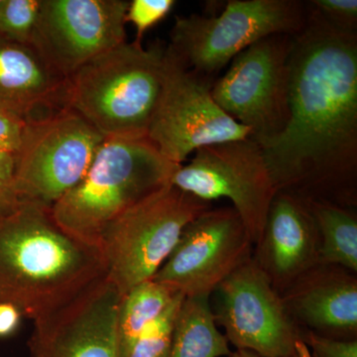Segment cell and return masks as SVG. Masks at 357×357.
Returning <instances> with one entry per match:
<instances>
[{
	"mask_svg": "<svg viewBox=\"0 0 357 357\" xmlns=\"http://www.w3.org/2000/svg\"><path fill=\"white\" fill-rule=\"evenodd\" d=\"M307 9L289 56L288 124L262 151L277 191L349 208L356 203L357 33Z\"/></svg>",
	"mask_w": 357,
	"mask_h": 357,
	"instance_id": "1",
	"label": "cell"
},
{
	"mask_svg": "<svg viewBox=\"0 0 357 357\" xmlns=\"http://www.w3.org/2000/svg\"><path fill=\"white\" fill-rule=\"evenodd\" d=\"M105 276L100 249L70 236L51 208L20 203L0 220V302L23 317L46 316Z\"/></svg>",
	"mask_w": 357,
	"mask_h": 357,
	"instance_id": "2",
	"label": "cell"
},
{
	"mask_svg": "<svg viewBox=\"0 0 357 357\" xmlns=\"http://www.w3.org/2000/svg\"><path fill=\"white\" fill-rule=\"evenodd\" d=\"M175 165L148 137H105L83 180L51 208L70 236L100 248L110 223L171 184Z\"/></svg>",
	"mask_w": 357,
	"mask_h": 357,
	"instance_id": "3",
	"label": "cell"
},
{
	"mask_svg": "<svg viewBox=\"0 0 357 357\" xmlns=\"http://www.w3.org/2000/svg\"><path fill=\"white\" fill-rule=\"evenodd\" d=\"M167 45L124 42L67 79L66 107L105 137H147L164 79Z\"/></svg>",
	"mask_w": 357,
	"mask_h": 357,
	"instance_id": "4",
	"label": "cell"
},
{
	"mask_svg": "<svg viewBox=\"0 0 357 357\" xmlns=\"http://www.w3.org/2000/svg\"><path fill=\"white\" fill-rule=\"evenodd\" d=\"M307 18L301 0H229L215 15L177 16L167 45L184 67L215 82L241 52L271 35L298 34Z\"/></svg>",
	"mask_w": 357,
	"mask_h": 357,
	"instance_id": "5",
	"label": "cell"
},
{
	"mask_svg": "<svg viewBox=\"0 0 357 357\" xmlns=\"http://www.w3.org/2000/svg\"><path fill=\"white\" fill-rule=\"evenodd\" d=\"M208 208V202L172 184L136 204L103 232L100 249L107 278L122 296L151 280L188 223Z\"/></svg>",
	"mask_w": 357,
	"mask_h": 357,
	"instance_id": "6",
	"label": "cell"
},
{
	"mask_svg": "<svg viewBox=\"0 0 357 357\" xmlns=\"http://www.w3.org/2000/svg\"><path fill=\"white\" fill-rule=\"evenodd\" d=\"M105 136L65 107L27 121L15 157L20 203L51 208L84 177Z\"/></svg>",
	"mask_w": 357,
	"mask_h": 357,
	"instance_id": "7",
	"label": "cell"
},
{
	"mask_svg": "<svg viewBox=\"0 0 357 357\" xmlns=\"http://www.w3.org/2000/svg\"><path fill=\"white\" fill-rule=\"evenodd\" d=\"M293 36L277 34L241 52L211 86L213 100L250 130L260 146L283 132L290 117L289 56Z\"/></svg>",
	"mask_w": 357,
	"mask_h": 357,
	"instance_id": "8",
	"label": "cell"
},
{
	"mask_svg": "<svg viewBox=\"0 0 357 357\" xmlns=\"http://www.w3.org/2000/svg\"><path fill=\"white\" fill-rule=\"evenodd\" d=\"M171 184L208 203L229 199L256 245L278 192L261 146L250 137L199 148L189 164L178 167Z\"/></svg>",
	"mask_w": 357,
	"mask_h": 357,
	"instance_id": "9",
	"label": "cell"
},
{
	"mask_svg": "<svg viewBox=\"0 0 357 357\" xmlns=\"http://www.w3.org/2000/svg\"><path fill=\"white\" fill-rule=\"evenodd\" d=\"M213 83L181 64L167 45L163 88L147 137L175 165L199 148L250 137L215 102Z\"/></svg>",
	"mask_w": 357,
	"mask_h": 357,
	"instance_id": "10",
	"label": "cell"
},
{
	"mask_svg": "<svg viewBox=\"0 0 357 357\" xmlns=\"http://www.w3.org/2000/svg\"><path fill=\"white\" fill-rule=\"evenodd\" d=\"M128 0H41L31 46L67 79L126 42Z\"/></svg>",
	"mask_w": 357,
	"mask_h": 357,
	"instance_id": "11",
	"label": "cell"
},
{
	"mask_svg": "<svg viewBox=\"0 0 357 357\" xmlns=\"http://www.w3.org/2000/svg\"><path fill=\"white\" fill-rule=\"evenodd\" d=\"M251 243L234 208L204 211L183 230L153 280L185 297L211 296L234 270L250 259Z\"/></svg>",
	"mask_w": 357,
	"mask_h": 357,
	"instance_id": "12",
	"label": "cell"
},
{
	"mask_svg": "<svg viewBox=\"0 0 357 357\" xmlns=\"http://www.w3.org/2000/svg\"><path fill=\"white\" fill-rule=\"evenodd\" d=\"M215 323L225 328L227 342L265 357L295 354L297 331L284 301L257 262L248 259L215 289Z\"/></svg>",
	"mask_w": 357,
	"mask_h": 357,
	"instance_id": "13",
	"label": "cell"
},
{
	"mask_svg": "<svg viewBox=\"0 0 357 357\" xmlns=\"http://www.w3.org/2000/svg\"><path fill=\"white\" fill-rule=\"evenodd\" d=\"M121 300L117 288L102 277L64 306L35 319L30 357H121Z\"/></svg>",
	"mask_w": 357,
	"mask_h": 357,
	"instance_id": "14",
	"label": "cell"
},
{
	"mask_svg": "<svg viewBox=\"0 0 357 357\" xmlns=\"http://www.w3.org/2000/svg\"><path fill=\"white\" fill-rule=\"evenodd\" d=\"M319 234L306 198L285 191L275 195L259 248V266L272 284L287 283L319 264Z\"/></svg>",
	"mask_w": 357,
	"mask_h": 357,
	"instance_id": "15",
	"label": "cell"
},
{
	"mask_svg": "<svg viewBox=\"0 0 357 357\" xmlns=\"http://www.w3.org/2000/svg\"><path fill=\"white\" fill-rule=\"evenodd\" d=\"M66 86L31 45L0 39V109L25 122L43 119L67 107Z\"/></svg>",
	"mask_w": 357,
	"mask_h": 357,
	"instance_id": "16",
	"label": "cell"
},
{
	"mask_svg": "<svg viewBox=\"0 0 357 357\" xmlns=\"http://www.w3.org/2000/svg\"><path fill=\"white\" fill-rule=\"evenodd\" d=\"M284 301L305 325L333 333H356L357 282L347 274L311 273Z\"/></svg>",
	"mask_w": 357,
	"mask_h": 357,
	"instance_id": "17",
	"label": "cell"
},
{
	"mask_svg": "<svg viewBox=\"0 0 357 357\" xmlns=\"http://www.w3.org/2000/svg\"><path fill=\"white\" fill-rule=\"evenodd\" d=\"M229 342L218 331L210 296L185 297L176 324L169 357L229 356Z\"/></svg>",
	"mask_w": 357,
	"mask_h": 357,
	"instance_id": "18",
	"label": "cell"
},
{
	"mask_svg": "<svg viewBox=\"0 0 357 357\" xmlns=\"http://www.w3.org/2000/svg\"><path fill=\"white\" fill-rule=\"evenodd\" d=\"M319 234V265H337L356 272L357 218L347 206L306 198Z\"/></svg>",
	"mask_w": 357,
	"mask_h": 357,
	"instance_id": "19",
	"label": "cell"
},
{
	"mask_svg": "<svg viewBox=\"0 0 357 357\" xmlns=\"http://www.w3.org/2000/svg\"><path fill=\"white\" fill-rule=\"evenodd\" d=\"M180 292L151 279L122 296L117 319L121 357H128L143 331L158 319Z\"/></svg>",
	"mask_w": 357,
	"mask_h": 357,
	"instance_id": "20",
	"label": "cell"
},
{
	"mask_svg": "<svg viewBox=\"0 0 357 357\" xmlns=\"http://www.w3.org/2000/svg\"><path fill=\"white\" fill-rule=\"evenodd\" d=\"M185 295L178 293L166 311L143 331L128 357H169Z\"/></svg>",
	"mask_w": 357,
	"mask_h": 357,
	"instance_id": "21",
	"label": "cell"
},
{
	"mask_svg": "<svg viewBox=\"0 0 357 357\" xmlns=\"http://www.w3.org/2000/svg\"><path fill=\"white\" fill-rule=\"evenodd\" d=\"M41 0H0V39L31 45Z\"/></svg>",
	"mask_w": 357,
	"mask_h": 357,
	"instance_id": "22",
	"label": "cell"
},
{
	"mask_svg": "<svg viewBox=\"0 0 357 357\" xmlns=\"http://www.w3.org/2000/svg\"><path fill=\"white\" fill-rule=\"evenodd\" d=\"M175 0H132L126 11V23L130 22L136 29L135 42L141 39L153 26L158 24L173 10Z\"/></svg>",
	"mask_w": 357,
	"mask_h": 357,
	"instance_id": "23",
	"label": "cell"
},
{
	"mask_svg": "<svg viewBox=\"0 0 357 357\" xmlns=\"http://www.w3.org/2000/svg\"><path fill=\"white\" fill-rule=\"evenodd\" d=\"M307 6L342 31L357 33L356 0H309Z\"/></svg>",
	"mask_w": 357,
	"mask_h": 357,
	"instance_id": "24",
	"label": "cell"
},
{
	"mask_svg": "<svg viewBox=\"0 0 357 357\" xmlns=\"http://www.w3.org/2000/svg\"><path fill=\"white\" fill-rule=\"evenodd\" d=\"M20 204L15 185V157L0 151V220L10 215Z\"/></svg>",
	"mask_w": 357,
	"mask_h": 357,
	"instance_id": "25",
	"label": "cell"
},
{
	"mask_svg": "<svg viewBox=\"0 0 357 357\" xmlns=\"http://www.w3.org/2000/svg\"><path fill=\"white\" fill-rule=\"evenodd\" d=\"M312 357H357L356 340H342L309 332L301 338Z\"/></svg>",
	"mask_w": 357,
	"mask_h": 357,
	"instance_id": "26",
	"label": "cell"
},
{
	"mask_svg": "<svg viewBox=\"0 0 357 357\" xmlns=\"http://www.w3.org/2000/svg\"><path fill=\"white\" fill-rule=\"evenodd\" d=\"M26 122L0 109V151L15 155L20 149Z\"/></svg>",
	"mask_w": 357,
	"mask_h": 357,
	"instance_id": "27",
	"label": "cell"
},
{
	"mask_svg": "<svg viewBox=\"0 0 357 357\" xmlns=\"http://www.w3.org/2000/svg\"><path fill=\"white\" fill-rule=\"evenodd\" d=\"M22 314L10 303L0 302V338L10 337L20 328Z\"/></svg>",
	"mask_w": 357,
	"mask_h": 357,
	"instance_id": "28",
	"label": "cell"
},
{
	"mask_svg": "<svg viewBox=\"0 0 357 357\" xmlns=\"http://www.w3.org/2000/svg\"><path fill=\"white\" fill-rule=\"evenodd\" d=\"M295 352L298 357H312L307 345L302 340H298L296 342Z\"/></svg>",
	"mask_w": 357,
	"mask_h": 357,
	"instance_id": "29",
	"label": "cell"
},
{
	"mask_svg": "<svg viewBox=\"0 0 357 357\" xmlns=\"http://www.w3.org/2000/svg\"><path fill=\"white\" fill-rule=\"evenodd\" d=\"M229 357H265L255 354V352L248 351V349H236V351L231 352ZM286 357H298L297 354Z\"/></svg>",
	"mask_w": 357,
	"mask_h": 357,
	"instance_id": "30",
	"label": "cell"
}]
</instances>
